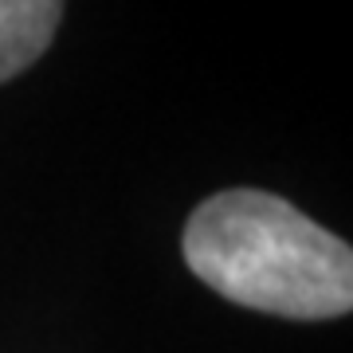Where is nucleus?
I'll use <instances>...</instances> for the list:
<instances>
[{
	"mask_svg": "<svg viewBox=\"0 0 353 353\" xmlns=\"http://www.w3.org/2000/svg\"><path fill=\"white\" fill-rule=\"evenodd\" d=\"M181 248L192 275L248 310L322 322L353 306L350 243L275 192L224 189L201 201Z\"/></svg>",
	"mask_w": 353,
	"mask_h": 353,
	"instance_id": "obj_1",
	"label": "nucleus"
},
{
	"mask_svg": "<svg viewBox=\"0 0 353 353\" xmlns=\"http://www.w3.org/2000/svg\"><path fill=\"white\" fill-rule=\"evenodd\" d=\"M63 0H0V83L16 79L51 48Z\"/></svg>",
	"mask_w": 353,
	"mask_h": 353,
	"instance_id": "obj_2",
	"label": "nucleus"
}]
</instances>
